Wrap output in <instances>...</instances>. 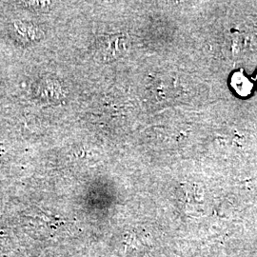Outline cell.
Masks as SVG:
<instances>
[{"label": "cell", "mask_w": 257, "mask_h": 257, "mask_svg": "<svg viewBox=\"0 0 257 257\" xmlns=\"http://www.w3.org/2000/svg\"><path fill=\"white\" fill-rule=\"evenodd\" d=\"M20 4L28 8V9L32 10H46L52 2H47V1H22L20 2Z\"/></svg>", "instance_id": "cell-2"}, {"label": "cell", "mask_w": 257, "mask_h": 257, "mask_svg": "<svg viewBox=\"0 0 257 257\" xmlns=\"http://www.w3.org/2000/svg\"><path fill=\"white\" fill-rule=\"evenodd\" d=\"M256 83H257V75H256Z\"/></svg>", "instance_id": "cell-3"}, {"label": "cell", "mask_w": 257, "mask_h": 257, "mask_svg": "<svg viewBox=\"0 0 257 257\" xmlns=\"http://www.w3.org/2000/svg\"><path fill=\"white\" fill-rule=\"evenodd\" d=\"M230 84L233 90L241 96H247L252 90V84L242 72H236L233 74Z\"/></svg>", "instance_id": "cell-1"}]
</instances>
